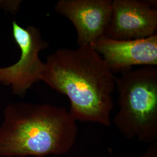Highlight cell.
I'll return each mask as SVG.
<instances>
[{"label":"cell","mask_w":157,"mask_h":157,"mask_svg":"<svg viewBox=\"0 0 157 157\" xmlns=\"http://www.w3.org/2000/svg\"><path fill=\"white\" fill-rule=\"evenodd\" d=\"M44 63L40 81L67 97L76 121L111 125L116 76L93 46L58 49Z\"/></svg>","instance_id":"obj_1"},{"label":"cell","mask_w":157,"mask_h":157,"mask_svg":"<svg viewBox=\"0 0 157 157\" xmlns=\"http://www.w3.org/2000/svg\"><path fill=\"white\" fill-rule=\"evenodd\" d=\"M0 126V157L62 155L75 145L76 121L64 107L18 102L6 105Z\"/></svg>","instance_id":"obj_2"},{"label":"cell","mask_w":157,"mask_h":157,"mask_svg":"<svg viewBox=\"0 0 157 157\" xmlns=\"http://www.w3.org/2000/svg\"><path fill=\"white\" fill-rule=\"evenodd\" d=\"M119 110L114 118L119 132L130 140L157 139V68L142 67L116 77Z\"/></svg>","instance_id":"obj_3"},{"label":"cell","mask_w":157,"mask_h":157,"mask_svg":"<svg viewBox=\"0 0 157 157\" xmlns=\"http://www.w3.org/2000/svg\"><path fill=\"white\" fill-rule=\"evenodd\" d=\"M12 27L21 56L14 64L0 67V83L10 87L14 95L24 97L29 89L40 81L44 63L40 58V52L46 50L49 43L34 26L23 28L13 21Z\"/></svg>","instance_id":"obj_4"},{"label":"cell","mask_w":157,"mask_h":157,"mask_svg":"<svg viewBox=\"0 0 157 157\" xmlns=\"http://www.w3.org/2000/svg\"><path fill=\"white\" fill-rule=\"evenodd\" d=\"M156 0H113L104 36L118 40L141 39L157 33Z\"/></svg>","instance_id":"obj_5"},{"label":"cell","mask_w":157,"mask_h":157,"mask_svg":"<svg viewBox=\"0 0 157 157\" xmlns=\"http://www.w3.org/2000/svg\"><path fill=\"white\" fill-rule=\"evenodd\" d=\"M112 0H59L56 13L72 23L78 47L93 45L104 36L110 21Z\"/></svg>","instance_id":"obj_6"},{"label":"cell","mask_w":157,"mask_h":157,"mask_svg":"<svg viewBox=\"0 0 157 157\" xmlns=\"http://www.w3.org/2000/svg\"><path fill=\"white\" fill-rule=\"evenodd\" d=\"M113 73L135 66L157 67V34L141 39L118 40L101 36L92 45Z\"/></svg>","instance_id":"obj_7"},{"label":"cell","mask_w":157,"mask_h":157,"mask_svg":"<svg viewBox=\"0 0 157 157\" xmlns=\"http://www.w3.org/2000/svg\"><path fill=\"white\" fill-rule=\"evenodd\" d=\"M141 157H157V143L151 144L146 153Z\"/></svg>","instance_id":"obj_8"}]
</instances>
